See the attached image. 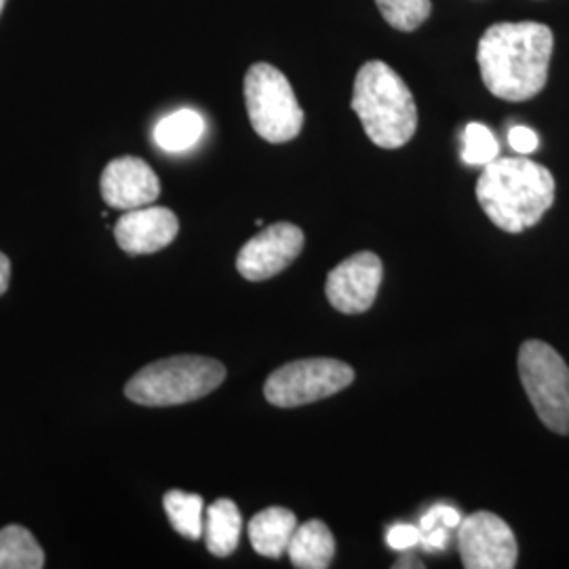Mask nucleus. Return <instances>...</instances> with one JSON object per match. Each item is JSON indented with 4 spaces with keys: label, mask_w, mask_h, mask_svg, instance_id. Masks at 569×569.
I'll use <instances>...</instances> for the list:
<instances>
[{
    "label": "nucleus",
    "mask_w": 569,
    "mask_h": 569,
    "mask_svg": "<svg viewBox=\"0 0 569 569\" xmlns=\"http://www.w3.org/2000/svg\"><path fill=\"white\" fill-rule=\"evenodd\" d=\"M382 18L399 32L418 30L430 16V0H376Z\"/></svg>",
    "instance_id": "obj_19"
},
{
    "label": "nucleus",
    "mask_w": 569,
    "mask_h": 569,
    "mask_svg": "<svg viewBox=\"0 0 569 569\" xmlns=\"http://www.w3.org/2000/svg\"><path fill=\"white\" fill-rule=\"evenodd\" d=\"M204 121L197 110L183 108L164 117L154 127V142L164 152H183L203 138Z\"/></svg>",
    "instance_id": "obj_16"
},
{
    "label": "nucleus",
    "mask_w": 569,
    "mask_h": 569,
    "mask_svg": "<svg viewBox=\"0 0 569 569\" xmlns=\"http://www.w3.org/2000/svg\"><path fill=\"white\" fill-rule=\"evenodd\" d=\"M243 519L239 507L222 498L216 500L204 512V545L207 550L216 557H230L241 540Z\"/></svg>",
    "instance_id": "obj_15"
},
{
    "label": "nucleus",
    "mask_w": 569,
    "mask_h": 569,
    "mask_svg": "<svg viewBox=\"0 0 569 569\" xmlns=\"http://www.w3.org/2000/svg\"><path fill=\"white\" fill-rule=\"evenodd\" d=\"M9 279H11V262L4 253H0V296L7 291Z\"/></svg>",
    "instance_id": "obj_25"
},
{
    "label": "nucleus",
    "mask_w": 569,
    "mask_h": 569,
    "mask_svg": "<svg viewBox=\"0 0 569 569\" xmlns=\"http://www.w3.org/2000/svg\"><path fill=\"white\" fill-rule=\"evenodd\" d=\"M462 140H465V148H462L465 163L486 167L493 159H498V154H500V146H498L496 136L481 122H468Z\"/></svg>",
    "instance_id": "obj_20"
},
{
    "label": "nucleus",
    "mask_w": 569,
    "mask_h": 569,
    "mask_svg": "<svg viewBox=\"0 0 569 569\" xmlns=\"http://www.w3.org/2000/svg\"><path fill=\"white\" fill-rule=\"evenodd\" d=\"M244 106L253 131L270 143L296 140L305 124L291 82L270 63H253L244 74Z\"/></svg>",
    "instance_id": "obj_5"
},
{
    "label": "nucleus",
    "mask_w": 569,
    "mask_h": 569,
    "mask_svg": "<svg viewBox=\"0 0 569 569\" xmlns=\"http://www.w3.org/2000/svg\"><path fill=\"white\" fill-rule=\"evenodd\" d=\"M287 552L293 568L327 569L336 555V540L323 521L312 519L293 531Z\"/></svg>",
    "instance_id": "obj_14"
},
{
    "label": "nucleus",
    "mask_w": 569,
    "mask_h": 569,
    "mask_svg": "<svg viewBox=\"0 0 569 569\" xmlns=\"http://www.w3.org/2000/svg\"><path fill=\"white\" fill-rule=\"evenodd\" d=\"M382 274V262L371 251H361L346 258L327 277L326 293L329 305L345 315L366 312L378 298Z\"/></svg>",
    "instance_id": "obj_10"
},
{
    "label": "nucleus",
    "mask_w": 569,
    "mask_h": 569,
    "mask_svg": "<svg viewBox=\"0 0 569 569\" xmlns=\"http://www.w3.org/2000/svg\"><path fill=\"white\" fill-rule=\"evenodd\" d=\"M477 199L491 224L519 234L538 224L555 203V178L528 157H498L477 182Z\"/></svg>",
    "instance_id": "obj_2"
},
{
    "label": "nucleus",
    "mask_w": 569,
    "mask_h": 569,
    "mask_svg": "<svg viewBox=\"0 0 569 569\" xmlns=\"http://www.w3.org/2000/svg\"><path fill=\"white\" fill-rule=\"evenodd\" d=\"M519 378L540 422L557 435H569V367L563 357L540 340L519 350Z\"/></svg>",
    "instance_id": "obj_6"
},
{
    "label": "nucleus",
    "mask_w": 569,
    "mask_h": 569,
    "mask_svg": "<svg viewBox=\"0 0 569 569\" xmlns=\"http://www.w3.org/2000/svg\"><path fill=\"white\" fill-rule=\"evenodd\" d=\"M449 529L443 528V526H439V528L428 529V531H422V540H420V545L425 547L427 550H443L448 547V533Z\"/></svg>",
    "instance_id": "obj_23"
},
{
    "label": "nucleus",
    "mask_w": 569,
    "mask_h": 569,
    "mask_svg": "<svg viewBox=\"0 0 569 569\" xmlns=\"http://www.w3.org/2000/svg\"><path fill=\"white\" fill-rule=\"evenodd\" d=\"M352 110L380 148L406 146L418 129V108L407 82L385 61H367L355 79Z\"/></svg>",
    "instance_id": "obj_3"
},
{
    "label": "nucleus",
    "mask_w": 569,
    "mask_h": 569,
    "mask_svg": "<svg viewBox=\"0 0 569 569\" xmlns=\"http://www.w3.org/2000/svg\"><path fill=\"white\" fill-rule=\"evenodd\" d=\"M4 4H7V0H0V13H2V9H4Z\"/></svg>",
    "instance_id": "obj_26"
},
{
    "label": "nucleus",
    "mask_w": 569,
    "mask_h": 569,
    "mask_svg": "<svg viewBox=\"0 0 569 569\" xmlns=\"http://www.w3.org/2000/svg\"><path fill=\"white\" fill-rule=\"evenodd\" d=\"M552 44V30L545 23H493L477 47L481 79L489 93L507 102L536 98L549 79Z\"/></svg>",
    "instance_id": "obj_1"
},
{
    "label": "nucleus",
    "mask_w": 569,
    "mask_h": 569,
    "mask_svg": "<svg viewBox=\"0 0 569 569\" xmlns=\"http://www.w3.org/2000/svg\"><path fill=\"white\" fill-rule=\"evenodd\" d=\"M305 249L302 228L289 222L268 226L249 239L237 256V270L247 281H266L281 274Z\"/></svg>",
    "instance_id": "obj_9"
},
{
    "label": "nucleus",
    "mask_w": 569,
    "mask_h": 569,
    "mask_svg": "<svg viewBox=\"0 0 569 569\" xmlns=\"http://www.w3.org/2000/svg\"><path fill=\"white\" fill-rule=\"evenodd\" d=\"M422 540V531L413 526H395L388 531L387 542L392 550L413 549L416 545H420Z\"/></svg>",
    "instance_id": "obj_22"
},
{
    "label": "nucleus",
    "mask_w": 569,
    "mask_h": 569,
    "mask_svg": "<svg viewBox=\"0 0 569 569\" xmlns=\"http://www.w3.org/2000/svg\"><path fill=\"white\" fill-rule=\"evenodd\" d=\"M163 507L171 526L180 536L188 540H199L203 536L204 502L199 493L171 489L164 493Z\"/></svg>",
    "instance_id": "obj_18"
},
{
    "label": "nucleus",
    "mask_w": 569,
    "mask_h": 569,
    "mask_svg": "<svg viewBox=\"0 0 569 569\" xmlns=\"http://www.w3.org/2000/svg\"><path fill=\"white\" fill-rule=\"evenodd\" d=\"M178 232V216L167 207L129 209L114 226L117 243L131 256L157 253L173 243Z\"/></svg>",
    "instance_id": "obj_11"
},
{
    "label": "nucleus",
    "mask_w": 569,
    "mask_h": 569,
    "mask_svg": "<svg viewBox=\"0 0 569 569\" xmlns=\"http://www.w3.org/2000/svg\"><path fill=\"white\" fill-rule=\"evenodd\" d=\"M458 549L467 569H512L519 555L509 523L488 510L475 512L460 523Z\"/></svg>",
    "instance_id": "obj_8"
},
{
    "label": "nucleus",
    "mask_w": 569,
    "mask_h": 569,
    "mask_svg": "<svg viewBox=\"0 0 569 569\" xmlns=\"http://www.w3.org/2000/svg\"><path fill=\"white\" fill-rule=\"evenodd\" d=\"M161 194V182L152 167L138 157H121L106 164L102 197L114 209H138L154 203Z\"/></svg>",
    "instance_id": "obj_12"
},
{
    "label": "nucleus",
    "mask_w": 569,
    "mask_h": 569,
    "mask_svg": "<svg viewBox=\"0 0 569 569\" xmlns=\"http://www.w3.org/2000/svg\"><path fill=\"white\" fill-rule=\"evenodd\" d=\"M355 382V369L338 359H300L268 376L266 401L274 407H300L323 401Z\"/></svg>",
    "instance_id": "obj_7"
},
{
    "label": "nucleus",
    "mask_w": 569,
    "mask_h": 569,
    "mask_svg": "<svg viewBox=\"0 0 569 569\" xmlns=\"http://www.w3.org/2000/svg\"><path fill=\"white\" fill-rule=\"evenodd\" d=\"M437 512H439V519H441V526H446V528H460V523H462V517H460V512L456 509H451V507H437Z\"/></svg>",
    "instance_id": "obj_24"
},
{
    "label": "nucleus",
    "mask_w": 569,
    "mask_h": 569,
    "mask_svg": "<svg viewBox=\"0 0 569 569\" xmlns=\"http://www.w3.org/2000/svg\"><path fill=\"white\" fill-rule=\"evenodd\" d=\"M509 143L510 148H512L515 152H519V154L528 157V154L538 150V146H540V138L536 136V131H533V129L523 127V124H515V127H510Z\"/></svg>",
    "instance_id": "obj_21"
},
{
    "label": "nucleus",
    "mask_w": 569,
    "mask_h": 569,
    "mask_svg": "<svg viewBox=\"0 0 569 569\" xmlns=\"http://www.w3.org/2000/svg\"><path fill=\"white\" fill-rule=\"evenodd\" d=\"M298 529V519L291 510L270 507L260 510L249 523L251 547L268 559H279L287 552L293 531Z\"/></svg>",
    "instance_id": "obj_13"
},
{
    "label": "nucleus",
    "mask_w": 569,
    "mask_h": 569,
    "mask_svg": "<svg viewBox=\"0 0 569 569\" xmlns=\"http://www.w3.org/2000/svg\"><path fill=\"white\" fill-rule=\"evenodd\" d=\"M226 380V367L197 355L161 359L140 369L124 387L129 401L146 407L192 403L213 392Z\"/></svg>",
    "instance_id": "obj_4"
},
{
    "label": "nucleus",
    "mask_w": 569,
    "mask_h": 569,
    "mask_svg": "<svg viewBox=\"0 0 569 569\" xmlns=\"http://www.w3.org/2000/svg\"><path fill=\"white\" fill-rule=\"evenodd\" d=\"M44 568V552L37 538L21 526L0 529V569Z\"/></svg>",
    "instance_id": "obj_17"
}]
</instances>
